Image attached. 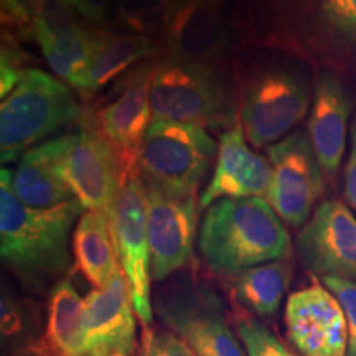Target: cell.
I'll use <instances>...</instances> for the list:
<instances>
[{
  "mask_svg": "<svg viewBox=\"0 0 356 356\" xmlns=\"http://www.w3.org/2000/svg\"><path fill=\"white\" fill-rule=\"evenodd\" d=\"M12 170H0V256L24 287L42 292L71 267L70 234L83 215L76 198L48 210L25 207L12 190Z\"/></svg>",
  "mask_w": 356,
  "mask_h": 356,
  "instance_id": "6da1fadb",
  "label": "cell"
},
{
  "mask_svg": "<svg viewBox=\"0 0 356 356\" xmlns=\"http://www.w3.org/2000/svg\"><path fill=\"white\" fill-rule=\"evenodd\" d=\"M198 248L213 273L236 275L249 267L286 259L291 238L266 198H225L204 213Z\"/></svg>",
  "mask_w": 356,
  "mask_h": 356,
  "instance_id": "7a4b0ae2",
  "label": "cell"
},
{
  "mask_svg": "<svg viewBox=\"0 0 356 356\" xmlns=\"http://www.w3.org/2000/svg\"><path fill=\"white\" fill-rule=\"evenodd\" d=\"M81 119L73 92L44 71L30 68L0 104V162L22 159L61 127Z\"/></svg>",
  "mask_w": 356,
  "mask_h": 356,
  "instance_id": "3957f363",
  "label": "cell"
},
{
  "mask_svg": "<svg viewBox=\"0 0 356 356\" xmlns=\"http://www.w3.org/2000/svg\"><path fill=\"white\" fill-rule=\"evenodd\" d=\"M215 155V140L202 126L154 119L142 147L140 177L147 185L198 195Z\"/></svg>",
  "mask_w": 356,
  "mask_h": 356,
  "instance_id": "277c9868",
  "label": "cell"
},
{
  "mask_svg": "<svg viewBox=\"0 0 356 356\" xmlns=\"http://www.w3.org/2000/svg\"><path fill=\"white\" fill-rule=\"evenodd\" d=\"M225 92L208 65L165 58L154 66L150 106L157 121L208 126L221 118Z\"/></svg>",
  "mask_w": 356,
  "mask_h": 356,
  "instance_id": "5b68a950",
  "label": "cell"
},
{
  "mask_svg": "<svg viewBox=\"0 0 356 356\" xmlns=\"http://www.w3.org/2000/svg\"><path fill=\"white\" fill-rule=\"evenodd\" d=\"M310 92L299 74L269 70L248 84L239 121L254 149L273 145L300 122L309 111Z\"/></svg>",
  "mask_w": 356,
  "mask_h": 356,
  "instance_id": "8992f818",
  "label": "cell"
},
{
  "mask_svg": "<svg viewBox=\"0 0 356 356\" xmlns=\"http://www.w3.org/2000/svg\"><path fill=\"white\" fill-rule=\"evenodd\" d=\"M273 168L267 202L280 220L292 228H300L310 218L317 200L323 193V170L310 139L297 131L267 149Z\"/></svg>",
  "mask_w": 356,
  "mask_h": 356,
  "instance_id": "52a82bcc",
  "label": "cell"
},
{
  "mask_svg": "<svg viewBox=\"0 0 356 356\" xmlns=\"http://www.w3.org/2000/svg\"><path fill=\"white\" fill-rule=\"evenodd\" d=\"M119 264L126 274L137 318L149 328L150 304V248L147 234V186L140 175L122 185L109 215Z\"/></svg>",
  "mask_w": 356,
  "mask_h": 356,
  "instance_id": "ba28073f",
  "label": "cell"
},
{
  "mask_svg": "<svg viewBox=\"0 0 356 356\" xmlns=\"http://www.w3.org/2000/svg\"><path fill=\"white\" fill-rule=\"evenodd\" d=\"M163 322L198 356H244L225 318L220 297L198 282L173 286L157 302Z\"/></svg>",
  "mask_w": 356,
  "mask_h": 356,
  "instance_id": "9c48e42d",
  "label": "cell"
},
{
  "mask_svg": "<svg viewBox=\"0 0 356 356\" xmlns=\"http://www.w3.org/2000/svg\"><path fill=\"white\" fill-rule=\"evenodd\" d=\"M60 167L84 210L111 215L122 178L118 157L101 131L83 127L63 136Z\"/></svg>",
  "mask_w": 356,
  "mask_h": 356,
  "instance_id": "30bf717a",
  "label": "cell"
},
{
  "mask_svg": "<svg viewBox=\"0 0 356 356\" xmlns=\"http://www.w3.org/2000/svg\"><path fill=\"white\" fill-rule=\"evenodd\" d=\"M147 234L150 273L163 280L190 261L197 234V195L147 185Z\"/></svg>",
  "mask_w": 356,
  "mask_h": 356,
  "instance_id": "8fae6325",
  "label": "cell"
},
{
  "mask_svg": "<svg viewBox=\"0 0 356 356\" xmlns=\"http://www.w3.org/2000/svg\"><path fill=\"white\" fill-rule=\"evenodd\" d=\"M297 252L310 273L356 280V220L340 200L322 202L297 238Z\"/></svg>",
  "mask_w": 356,
  "mask_h": 356,
  "instance_id": "7c38bea8",
  "label": "cell"
},
{
  "mask_svg": "<svg viewBox=\"0 0 356 356\" xmlns=\"http://www.w3.org/2000/svg\"><path fill=\"white\" fill-rule=\"evenodd\" d=\"M152 76L154 66H142L127 79L121 95L99 113V131L118 157L122 185L140 175L142 147L154 121L150 106Z\"/></svg>",
  "mask_w": 356,
  "mask_h": 356,
  "instance_id": "4fadbf2b",
  "label": "cell"
},
{
  "mask_svg": "<svg viewBox=\"0 0 356 356\" xmlns=\"http://www.w3.org/2000/svg\"><path fill=\"white\" fill-rule=\"evenodd\" d=\"M287 337L302 356H346L348 323L343 309L327 287L293 292L286 305Z\"/></svg>",
  "mask_w": 356,
  "mask_h": 356,
  "instance_id": "5bb4252c",
  "label": "cell"
},
{
  "mask_svg": "<svg viewBox=\"0 0 356 356\" xmlns=\"http://www.w3.org/2000/svg\"><path fill=\"white\" fill-rule=\"evenodd\" d=\"M136 318L131 287L121 269L108 286L95 289L84 299V356H134Z\"/></svg>",
  "mask_w": 356,
  "mask_h": 356,
  "instance_id": "9a60e30c",
  "label": "cell"
},
{
  "mask_svg": "<svg viewBox=\"0 0 356 356\" xmlns=\"http://www.w3.org/2000/svg\"><path fill=\"white\" fill-rule=\"evenodd\" d=\"M270 177L269 159L249 149L243 124L236 119L233 127L220 137L215 172L200 197V207L210 208L225 198L267 200Z\"/></svg>",
  "mask_w": 356,
  "mask_h": 356,
  "instance_id": "2e32d148",
  "label": "cell"
},
{
  "mask_svg": "<svg viewBox=\"0 0 356 356\" xmlns=\"http://www.w3.org/2000/svg\"><path fill=\"white\" fill-rule=\"evenodd\" d=\"M350 111L351 99L343 81L330 71L320 74L309 119V139L320 167L332 178L345 154Z\"/></svg>",
  "mask_w": 356,
  "mask_h": 356,
  "instance_id": "e0dca14e",
  "label": "cell"
},
{
  "mask_svg": "<svg viewBox=\"0 0 356 356\" xmlns=\"http://www.w3.org/2000/svg\"><path fill=\"white\" fill-rule=\"evenodd\" d=\"M163 33L167 58L207 65L225 44V26L216 0H180Z\"/></svg>",
  "mask_w": 356,
  "mask_h": 356,
  "instance_id": "ac0fdd59",
  "label": "cell"
},
{
  "mask_svg": "<svg viewBox=\"0 0 356 356\" xmlns=\"http://www.w3.org/2000/svg\"><path fill=\"white\" fill-rule=\"evenodd\" d=\"M32 35L53 73L73 89L84 92L95 51L96 32L88 30L76 17L35 20Z\"/></svg>",
  "mask_w": 356,
  "mask_h": 356,
  "instance_id": "d6986e66",
  "label": "cell"
},
{
  "mask_svg": "<svg viewBox=\"0 0 356 356\" xmlns=\"http://www.w3.org/2000/svg\"><path fill=\"white\" fill-rule=\"evenodd\" d=\"M63 137L43 142L30 149L12 172V190L25 207L48 210L74 200L73 190L65 180L60 160Z\"/></svg>",
  "mask_w": 356,
  "mask_h": 356,
  "instance_id": "ffe728a7",
  "label": "cell"
},
{
  "mask_svg": "<svg viewBox=\"0 0 356 356\" xmlns=\"http://www.w3.org/2000/svg\"><path fill=\"white\" fill-rule=\"evenodd\" d=\"M84 299L70 279L58 280L48 296L47 327L33 345V356H84Z\"/></svg>",
  "mask_w": 356,
  "mask_h": 356,
  "instance_id": "44dd1931",
  "label": "cell"
},
{
  "mask_svg": "<svg viewBox=\"0 0 356 356\" xmlns=\"http://www.w3.org/2000/svg\"><path fill=\"white\" fill-rule=\"evenodd\" d=\"M76 269L95 289L106 287L121 270L109 216L99 211H83L73 233Z\"/></svg>",
  "mask_w": 356,
  "mask_h": 356,
  "instance_id": "7402d4cb",
  "label": "cell"
},
{
  "mask_svg": "<svg viewBox=\"0 0 356 356\" xmlns=\"http://www.w3.org/2000/svg\"><path fill=\"white\" fill-rule=\"evenodd\" d=\"M154 50L152 38L147 35L96 32L84 92L99 91L136 61L152 55Z\"/></svg>",
  "mask_w": 356,
  "mask_h": 356,
  "instance_id": "603a6c76",
  "label": "cell"
},
{
  "mask_svg": "<svg viewBox=\"0 0 356 356\" xmlns=\"http://www.w3.org/2000/svg\"><path fill=\"white\" fill-rule=\"evenodd\" d=\"M292 264L279 259L233 275L234 299L252 314L270 317L279 310L292 280Z\"/></svg>",
  "mask_w": 356,
  "mask_h": 356,
  "instance_id": "cb8c5ba5",
  "label": "cell"
},
{
  "mask_svg": "<svg viewBox=\"0 0 356 356\" xmlns=\"http://www.w3.org/2000/svg\"><path fill=\"white\" fill-rule=\"evenodd\" d=\"M178 2L180 0H121L118 20L139 35L163 32Z\"/></svg>",
  "mask_w": 356,
  "mask_h": 356,
  "instance_id": "d4e9b609",
  "label": "cell"
},
{
  "mask_svg": "<svg viewBox=\"0 0 356 356\" xmlns=\"http://www.w3.org/2000/svg\"><path fill=\"white\" fill-rule=\"evenodd\" d=\"M236 332L248 356H297L257 320L241 318L236 323Z\"/></svg>",
  "mask_w": 356,
  "mask_h": 356,
  "instance_id": "484cf974",
  "label": "cell"
},
{
  "mask_svg": "<svg viewBox=\"0 0 356 356\" xmlns=\"http://www.w3.org/2000/svg\"><path fill=\"white\" fill-rule=\"evenodd\" d=\"M323 286L330 291L343 309L348 323V353L356 356V280L341 277H322Z\"/></svg>",
  "mask_w": 356,
  "mask_h": 356,
  "instance_id": "4316f807",
  "label": "cell"
},
{
  "mask_svg": "<svg viewBox=\"0 0 356 356\" xmlns=\"http://www.w3.org/2000/svg\"><path fill=\"white\" fill-rule=\"evenodd\" d=\"M140 356H198L193 348L175 332L144 330Z\"/></svg>",
  "mask_w": 356,
  "mask_h": 356,
  "instance_id": "83f0119b",
  "label": "cell"
},
{
  "mask_svg": "<svg viewBox=\"0 0 356 356\" xmlns=\"http://www.w3.org/2000/svg\"><path fill=\"white\" fill-rule=\"evenodd\" d=\"M332 29L356 42V0H320Z\"/></svg>",
  "mask_w": 356,
  "mask_h": 356,
  "instance_id": "f1b7e54d",
  "label": "cell"
},
{
  "mask_svg": "<svg viewBox=\"0 0 356 356\" xmlns=\"http://www.w3.org/2000/svg\"><path fill=\"white\" fill-rule=\"evenodd\" d=\"M26 58L24 51L19 48L12 47V43L2 44V63H0V95L7 97L13 89L17 88V84L22 81V78L25 76V73L30 68H25Z\"/></svg>",
  "mask_w": 356,
  "mask_h": 356,
  "instance_id": "f546056e",
  "label": "cell"
},
{
  "mask_svg": "<svg viewBox=\"0 0 356 356\" xmlns=\"http://www.w3.org/2000/svg\"><path fill=\"white\" fill-rule=\"evenodd\" d=\"M113 0H73V8L91 24H104Z\"/></svg>",
  "mask_w": 356,
  "mask_h": 356,
  "instance_id": "4dcf8cb0",
  "label": "cell"
},
{
  "mask_svg": "<svg viewBox=\"0 0 356 356\" xmlns=\"http://www.w3.org/2000/svg\"><path fill=\"white\" fill-rule=\"evenodd\" d=\"M345 198L350 207L356 210V115L351 126L350 159L345 168Z\"/></svg>",
  "mask_w": 356,
  "mask_h": 356,
  "instance_id": "1f68e13d",
  "label": "cell"
},
{
  "mask_svg": "<svg viewBox=\"0 0 356 356\" xmlns=\"http://www.w3.org/2000/svg\"><path fill=\"white\" fill-rule=\"evenodd\" d=\"M20 325H22L20 312L15 309L13 300L3 297L2 299V335H3V340H6V338H12L13 335H17V333H20V330H22Z\"/></svg>",
  "mask_w": 356,
  "mask_h": 356,
  "instance_id": "d6a6232c",
  "label": "cell"
},
{
  "mask_svg": "<svg viewBox=\"0 0 356 356\" xmlns=\"http://www.w3.org/2000/svg\"><path fill=\"white\" fill-rule=\"evenodd\" d=\"M68 2L71 3V6H73V0H68Z\"/></svg>",
  "mask_w": 356,
  "mask_h": 356,
  "instance_id": "836d02e7",
  "label": "cell"
}]
</instances>
